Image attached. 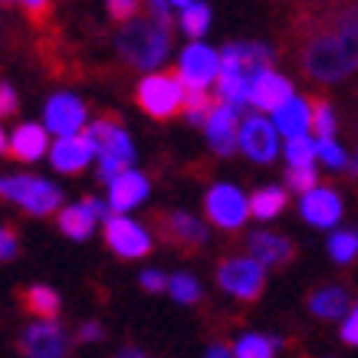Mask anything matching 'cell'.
<instances>
[{
    "mask_svg": "<svg viewBox=\"0 0 358 358\" xmlns=\"http://www.w3.org/2000/svg\"><path fill=\"white\" fill-rule=\"evenodd\" d=\"M0 152H7V138H3V129H0Z\"/></svg>",
    "mask_w": 358,
    "mask_h": 358,
    "instance_id": "cell-45",
    "label": "cell"
},
{
    "mask_svg": "<svg viewBox=\"0 0 358 358\" xmlns=\"http://www.w3.org/2000/svg\"><path fill=\"white\" fill-rule=\"evenodd\" d=\"M243 247H247V253L260 263L263 270H266V266H270V270H282V266H289V263L296 260V253H299L289 237H282V234H270V230L247 234Z\"/></svg>",
    "mask_w": 358,
    "mask_h": 358,
    "instance_id": "cell-13",
    "label": "cell"
},
{
    "mask_svg": "<svg viewBox=\"0 0 358 358\" xmlns=\"http://www.w3.org/2000/svg\"><path fill=\"white\" fill-rule=\"evenodd\" d=\"M56 224H59V230H63L69 240H89L99 220H96V214H92L83 201H79L76 207H66V210H59Z\"/></svg>",
    "mask_w": 358,
    "mask_h": 358,
    "instance_id": "cell-25",
    "label": "cell"
},
{
    "mask_svg": "<svg viewBox=\"0 0 358 358\" xmlns=\"http://www.w3.org/2000/svg\"><path fill=\"white\" fill-rule=\"evenodd\" d=\"M174 27H164L152 17H138L131 23H122L119 36H115V56L129 69H155L168 59Z\"/></svg>",
    "mask_w": 358,
    "mask_h": 358,
    "instance_id": "cell-3",
    "label": "cell"
},
{
    "mask_svg": "<svg viewBox=\"0 0 358 358\" xmlns=\"http://www.w3.org/2000/svg\"><path fill=\"white\" fill-rule=\"evenodd\" d=\"M168 293H171L174 303L194 306L201 303V282L191 273H174V276H168Z\"/></svg>",
    "mask_w": 358,
    "mask_h": 358,
    "instance_id": "cell-28",
    "label": "cell"
},
{
    "mask_svg": "<svg viewBox=\"0 0 358 358\" xmlns=\"http://www.w3.org/2000/svg\"><path fill=\"white\" fill-rule=\"evenodd\" d=\"M207 138H210V148L217 155H234L237 148V135H240V115L234 106L227 102H214V112L207 119Z\"/></svg>",
    "mask_w": 358,
    "mask_h": 358,
    "instance_id": "cell-18",
    "label": "cell"
},
{
    "mask_svg": "<svg viewBox=\"0 0 358 358\" xmlns=\"http://www.w3.org/2000/svg\"><path fill=\"white\" fill-rule=\"evenodd\" d=\"M286 185L293 187L296 194H309L319 185V174H315V168H289L286 171Z\"/></svg>",
    "mask_w": 358,
    "mask_h": 358,
    "instance_id": "cell-36",
    "label": "cell"
},
{
    "mask_svg": "<svg viewBox=\"0 0 358 358\" xmlns=\"http://www.w3.org/2000/svg\"><path fill=\"white\" fill-rule=\"evenodd\" d=\"M204 358H237V355H234V348H230V345H220V342H217V345L207 348Z\"/></svg>",
    "mask_w": 358,
    "mask_h": 358,
    "instance_id": "cell-43",
    "label": "cell"
},
{
    "mask_svg": "<svg viewBox=\"0 0 358 358\" xmlns=\"http://www.w3.org/2000/svg\"><path fill=\"white\" fill-rule=\"evenodd\" d=\"M17 299H20L23 313L40 319V322H53L56 315H59V296L50 286H27V289L17 293Z\"/></svg>",
    "mask_w": 358,
    "mask_h": 358,
    "instance_id": "cell-22",
    "label": "cell"
},
{
    "mask_svg": "<svg viewBox=\"0 0 358 358\" xmlns=\"http://www.w3.org/2000/svg\"><path fill=\"white\" fill-rule=\"evenodd\" d=\"M13 112H17V92L0 79V119H3V115H13Z\"/></svg>",
    "mask_w": 358,
    "mask_h": 358,
    "instance_id": "cell-41",
    "label": "cell"
},
{
    "mask_svg": "<svg viewBox=\"0 0 358 358\" xmlns=\"http://www.w3.org/2000/svg\"><path fill=\"white\" fill-rule=\"evenodd\" d=\"M106 7H109V20L122 27V23L138 20L145 13V0H106Z\"/></svg>",
    "mask_w": 358,
    "mask_h": 358,
    "instance_id": "cell-35",
    "label": "cell"
},
{
    "mask_svg": "<svg viewBox=\"0 0 358 358\" xmlns=\"http://www.w3.org/2000/svg\"><path fill=\"white\" fill-rule=\"evenodd\" d=\"M86 135L92 138L99 152V181L112 185L119 174L131 171V158H135V148H131V138L125 125H122L119 112H102L92 129H86Z\"/></svg>",
    "mask_w": 358,
    "mask_h": 358,
    "instance_id": "cell-4",
    "label": "cell"
},
{
    "mask_svg": "<svg viewBox=\"0 0 358 358\" xmlns=\"http://www.w3.org/2000/svg\"><path fill=\"white\" fill-rule=\"evenodd\" d=\"M102 338H106L102 322H86L83 329H76V342H102Z\"/></svg>",
    "mask_w": 358,
    "mask_h": 358,
    "instance_id": "cell-42",
    "label": "cell"
},
{
    "mask_svg": "<svg viewBox=\"0 0 358 358\" xmlns=\"http://www.w3.org/2000/svg\"><path fill=\"white\" fill-rule=\"evenodd\" d=\"M214 102H217V99H210L207 92L187 89V96H185V115H187V122H191V125H207L210 112H214Z\"/></svg>",
    "mask_w": 358,
    "mask_h": 358,
    "instance_id": "cell-30",
    "label": "cell"
},
{
    "mask_svg": "<svg viewBox=\"0 0 358 358\" xmlns=\"http://www.w3.org/2000/svg\"><path fill=\"white\" fill-rule=\"evenodd\" d=\"M92 158H96V145H92V138H89L86 131L66 135V138H59L50 148V162H53L56 171H63V174H79Z\"/></svg>",
    "mask_w": 358,
    "mask_h": 358,
    "instance_id": "cell-15",
    "label": "cell"
},
{
    "mask_svg": "<svg viewBox=\"0 0 358 358\" xmlns=\"http://www.w3.org/2000/svg\"><path fill=\"white\" fill-rule=\"evenodd\" d=\"M276 56L263 43H227L220 53L217 89L220 102H227L240 112V106H250V89L263 73H273Z\"/></svg>",
    "mask_w": 358,
    "mask_h": 358,
    "instance_id": "cell-2",
    "label": "cell"
},
{
    "mask_svg": "<svg viewBox=\"0 0 358 358\" xmlns=\"http://www.w3.org/2000/svg\"><path fill=\"white\" fill-rule=\"evenodd\" d=\"M286 191L282 187H257L253 194H250V214L260 220H273L280 214L282 207H286Z\"/></svg>",
    "mask_w": 358,
    "mask_h": 358,
    "instance_id": "cell-26",
    "label": "cell"
},
{
    "mask_svg": "<svg viewBox=\"0 0 358 358\" xmlns=\"http://www.w3.org/2000/svg\"><path fill=\"white\" fill-rule=\"evenodd\" d=\"M309 109H313V131H319V138H332L336 131V112L329 106L326 96L309 99Z\"/></svg>",
    "mask_w": 358,
    "mask_h": 358,
    "instance_id": "cell-32",
    "label": "cell"
},
{
    "mask_svg": "<svg viewBox=\"0 0 358 358\" xmlns=\"http://www.w3.org/2000/svg\"><path fill=\"white\" fill-rule=\"evenodd\" d=\"M3 3H20L27 20L36 27V30H46L50 27V17H53V0H3Z\"/></svg>",
    "mask_w": 358,
    "mask_h": 358,
    "instance_id": "cell-34",
    "label": "cell"
},
{
    "mask_svg": "<svg viewBox=\"0 0 358 358\" xmlns=\"http://www.w3.org/2000/svg\"><path fill=\"white\" fill-rule=\"evenodd\" d=\"M106 243H109V250L115 257H122V260H141V257L152 253V237H148V230L129 217L106 220Z\"/></svg>",
    "mask_w": 358,
    "mask_h": 358,
    "instance_id": "cell-12",
    "label": "cell"
},
{
    "mask_svg": "<svg viewBox=\"0 0 358 358\" xmlns=\"http://www.w3.org/2000/svg\"><path fill=\"white\" fill-rule=\"evenodd\" d=\"M168 3H178V7H187L191 0H168Z\"/></svg>",
    "mask_w": 358,
    "mask_h": 358,
    "instance_id": "cell-46",
    "label": "cell"
},
{
    "mask_svg": "<svg viewBox=\"0 0 358 358\" xmlns=\"http://www.w3.org/2000/svg\"><path fill=\"white\" fill-rule=\"evenodd\" d=\"M342 342L345 345H358V303L348 309L345 322H342Z\"/></svg>",
    "mask_w": 358,
    "mask_h": 358,
    "instance_id": "cell-39",
    "label": "cell"
},
{
    "mask_svg": "<svg viewBox=\"0 0 358 358\" xmlns=\"http://www.w3.org/2000/svg\"><path fill=\"white\" fill-rule=\"evenodd\" d=\"M329 257L342 266L358 257V230H336L332 237H329Z\"/></svg>",
    "mask_w": 358,
    "mask_h": 358,
    "instance_id": "cell-29",
    "label": "cell"
},
{
    "mask_svg": "<svg viewBox=\"0 0 358 358\" xmlns=\"http://www.w3.org/2000/svg\"><path fill=\"white\" fill-rule=\"evenodd\" d=\"M20 253V237H17V227H0V263L13 260Z\"/></svg>",
    "mask_w": 358,
    "mask_h": 358,
    "instance_id": "cell-38",
    "label": "cell"
},
{
    "mask_svg": "<svg viewBox=\"0 0 358 358\" xmlns=\"http://www.w3.org/2000/svg\"><path fill=\"white\" fill-rule=\"evenodd\" d=\"M217 286L240 303H257L266 289V270L253 257H224L217 263Z\"/></svg>",
    "mask_w": 358,
    "mask_h": 358,
    "instance_id": "cell-8",
    "label": "cell"
},
{
    "mask_svg": "<svg viewBox=\"0 0 358 358\" xmlns=\"http://www.w3.org/2000/svg\"><path fill=\"white\" fill-rule=\"evenodd\" d=\"M293 99V83L280 73H263L253 89H250V106H257L260 112H276Z\"/></svg>",
    "mask_w": 358,
    "mask_h": 358,
    "instance_id": "cell-20",
    "label": "cell"
},
{
    "mask_svg": "<svg viewBox=\"0 0 358 358\" xmlns=\"http://www.w3.org/2000/svg\"><path fill=\"white\" fill-rule=\"evenodd\" d=\"M20 358H69V336L59 322H30L17 338Z\"/></svg>",
    "mask_w": 358,
    "mask_h": 358,
    "instance_id": "cell-10",
    "label": "cell"
},
{
    "mask_svg": "<svg viewBox=\"0 0 358 358\" xmlns=\"http://www.w3.org/2000/svg\"><path fill=\"white\" fill-rule=\"evenodd\" d=\"M217 73H220V53H214V50L204 46V43L185 46L181 63H178V76H181L185 89L207 92V86L217 79Z\"/></svg>",
    "mask_w": 358,
    "mask_h": 358,
    "instance_id": "cell-11",
    "label": "cell"
},
{
    "mask_svg": "<svg viewBox=\"0 0 358 358\" xmlns=\"http://www.w3.org/2000/svg\"><path fill=\"white\" fill-rule=\"evenodd\" d=\"M185 96L187 89L181 83V76H178V69L148 73L145 79H138V86L131 92L135 106L155 122H171L174 115H181L185 112Z\"/></svg>",
    "mask_w": 358,
    "mask_h": 358,
    "instance_id": "cell-5",
    "label": "cell"
},
{
    "mask_svg": "<svg viewBox=\"0 0 358 358\" xmlns=\"http://www.w3.org/2000/svg\"><path fill=\"white\" fill-rule=\"evenodd\" d=\"M115 358H148V355H145L141 348H135V345H125V348H122V352H119V355H115Z\"/></svg>",
    "mask_w": 358,
    "mask_h": 358,
    "instance_id": "cell-44",
    "label": "cell"
},
{
    "mask_svg": "<svg viewBox=\"0 0 358 358\" xmlns=\"http://www.w3.org/2000/svg\"><path fill=\"white\" fill-rule=\"evenodd\" d=\"M204 210H207V220H210L214 227L234 234V230H240L243 224H247L250 201L243 197V191H240V187H234V185H214L210 191H207V197H204Z\"/></svg>",
    "mask_w": 358,
    "mask_h": 358,
    "instance_id": "cell-9",
    "label": "cell"
},
{
    "mask_svg": "<svg viewBox=\"0 0 358 358\" xmlns=\"http://www.w3.org/2000/svg\"><path fill=\"white\" fill-rule=\"evenodd\" d=\"M46 131L40 125H20L13 131V138L7 141V155L17 158V162H36L46 155Z\"/></svg>",
    "mask_w": 358,
    "mask_h": 358,
    "instance_id": "cell-23",
    "label": "cell"
},
{
    "mask_svg": "<svg viewBox=\"0 0 358 358\" xmlns=\"http://www.w3.org/2000/svg\"><path fill=\"white\" fill-rule=\"evenodd\" d=\"M237 148L247 158H253V162L270 164L276 158V129L266 119H260V115H247L243 125H240Z\"/></svg>",
    "mask_w": 358,
    "mask_h": 358,
    "instance_id": "cell-14",
    "label": "cell"
},
{
    "mask_svg": "<svg viewBox=\"0 0 358 358\" xmlns=\"http://www.w3.org/2000/svg\"><path fill=\"white\" fill-rule=\"evenodd\" d=\"M152 224L155 237L171 250H178L181 257H194L207 243V227L185 210H152Z\"/></svg>",
    "mask_w": 358,
    "mask_h": 358,
    "instance_id": "cell-7",
    "label": "cell"
},
{
    "mask_svg": "<svg viewBox=\"0 0 358 358\" xmlns=\"http://www.w3.org/2000/svg\"><path fill=\"white\" fill-rule=\"evenodd\" d=\"M234 355L237 358H273L276 355V342L263 336H243L234 345Z\"/></svg>",
    "mask_w": 358,
    "mask_h": 358,
    "instance_id": "cell-33",
    "label": "cell"
},
{
    "mask_svg": "<svg viewBox=\"0 0 358 358\" xmlns=\"http://www.w3.org/2000/svg\"><path fill=\"white\" fill-rule=\"evenodd\" d=\"M282 46L293 66L315 83L358 73V0H309L289 13Z\"/></svg>",
    "mask_w": 358,
    "mask_h": 358,
    "instance_id": "cell-1",
    "label": "cell"
},
{
    "mask_svg": "<svg viewBox=\"0 0 358 358\" xmlns=\"http://www.w3.org/2000/svg\"><path fill=\"white\" fill-rule=\"evenodd\" d=\"M306 306L315 319H326V322H338L345 319L352 309V293H348L345 282H322L315 286L313 293L306 296Z\"/></svg>",
    "mask_w": 358,
    "mask_h": 358,
    "instance_id": "cell-16",
    "label": "cell"
},
{
    "mask_svg": "<svg viewBox=\"0 0 358 358\" xmlns=\"http://www.w3.org/2000/svg\"><path fill=\"white\" fill-rule=\"evenodd\" d=\"M138 282H141V289H145V293H162V289H168V276L158 273V270H145Z\"/></svg>",
    "mask_w": 358,
    "mask_h": 358,
    "instance_id": "cell-40",
    "label": "cell"
},
{
    "mask_svg": "<svg viewBox=\"0 0 358 358\" xmlns=\"http://www.w3.org/2000/svg\"><path fill=\"white\" fill-rule=\"evenodd\" d=\"M315 158H322L329 168H345V164H348L345 152H342L332 138H319V141H315Z\"/></svg>",
    "mask_w": 358,
    "mask_h": 358,
    "instance_id": "cell-37",
    "label": "cell"
},
{
    "mask_svg": "<svg viewBox=\"0 0 358 358\" xmlns=\"http://www.w3.org/2000/svg\"><path fill=\"white\" fill-rule=\"evenodd\" d=\"M286 158H289V168H313L315 141L309 135H293L286 141Z\"/></svg>",
    "mask_w": 358,
    "mask_h": 358,
    "instance_id": "cell-31",
    "label": "cell"
},
{
    "mask_svg": "<svg viewBox=\"0 0 358 358\" xmlns=\"http://www.w3.org/2000/svg\"><path fill=\"white\" fill-rule=\"evenodd\" d=\"M0 201L20 204L33 217H50L63 204V191L43 181V178L20 174V178H0Z\"/></svg>",
    "mask_w": 358,
    "mask_h": 358,
    "instance_id": "cell-6",
    "label": "cell"
},
{
    "mask_svg": "<svg viewBox=\"0 0 358 358\" xmlns=\"http://www.w3.org/2000/svg\"><path fill=\"white\" fill-rule=\"evenodd\" d=\"M83 125H86V106H83L76 96L59 92V96H53L50 102H46V129L56 131L59 138H66V135H79Z\"/></svg>",
    "mask_w": 358,
    "mask_h": 358,
    "instance_id": "cell-17",
    "label": "cell"
},
{
    "mask_svg": "<svg viewBox=\"0 0 358 358\" xmlns=\"http://www.w3.org/2000/svg\"><path fill=\"white\" fill-rule=\"evenodd\" d=\"M181 30L187 33V36H204L207 27H210V7L207 3H201V0H191L187 7H181Z\"/></svg>",
    "mask_w": 358,
    "mask_h": 358,
    "instance_id": "cell-27",
    "label": "cell"
},
{
    "mask_svg": "<svg viewBox=\"0 0 358 358\" xmlns=\"http://www.w3.org/2000/svg\"><path fill=\"white\" fill-rule=\"evenodd\" d=\"M313 125V109H309V99H289L282 109H276V129L282 135H306Z\"/></svg>",
    "mask_w": 358,
    "mask_h": 358,
    "instance_id": "cell-24",
    "label": "cell"
},
{
    "mask_svg": "<svg viewBox=\"0 0 358 358\" xmlns=\"http://www.w3.org/2000/svg\"><path fill=\"white\" fill-rule=\"evenodd\" d=\"M148 197V178L138 171H125L119 174L109 185V207L112 210H131Z\"/></svg>",
    "mask_w": 358,
    "mask_h": 358,
    "instance_id": "cell-21",
    "label": "cell"
},
{
    "mask_svg": "<svg viewBox=\"0 0 358 358\" xmlns=\"http://www.w3.org/2000/svg\"><path fill=\"white\" fill-rule=\"evenodd\" d=\"M303 217L313 224V227H332L342 217V197L332 191V187H313L309 194H303Z\"/></svg>",
    "mask_w": 358,
    "mask_h": 358,
    "instance_id": "cell-19",
    "label": "cell"
}]
</instances>
